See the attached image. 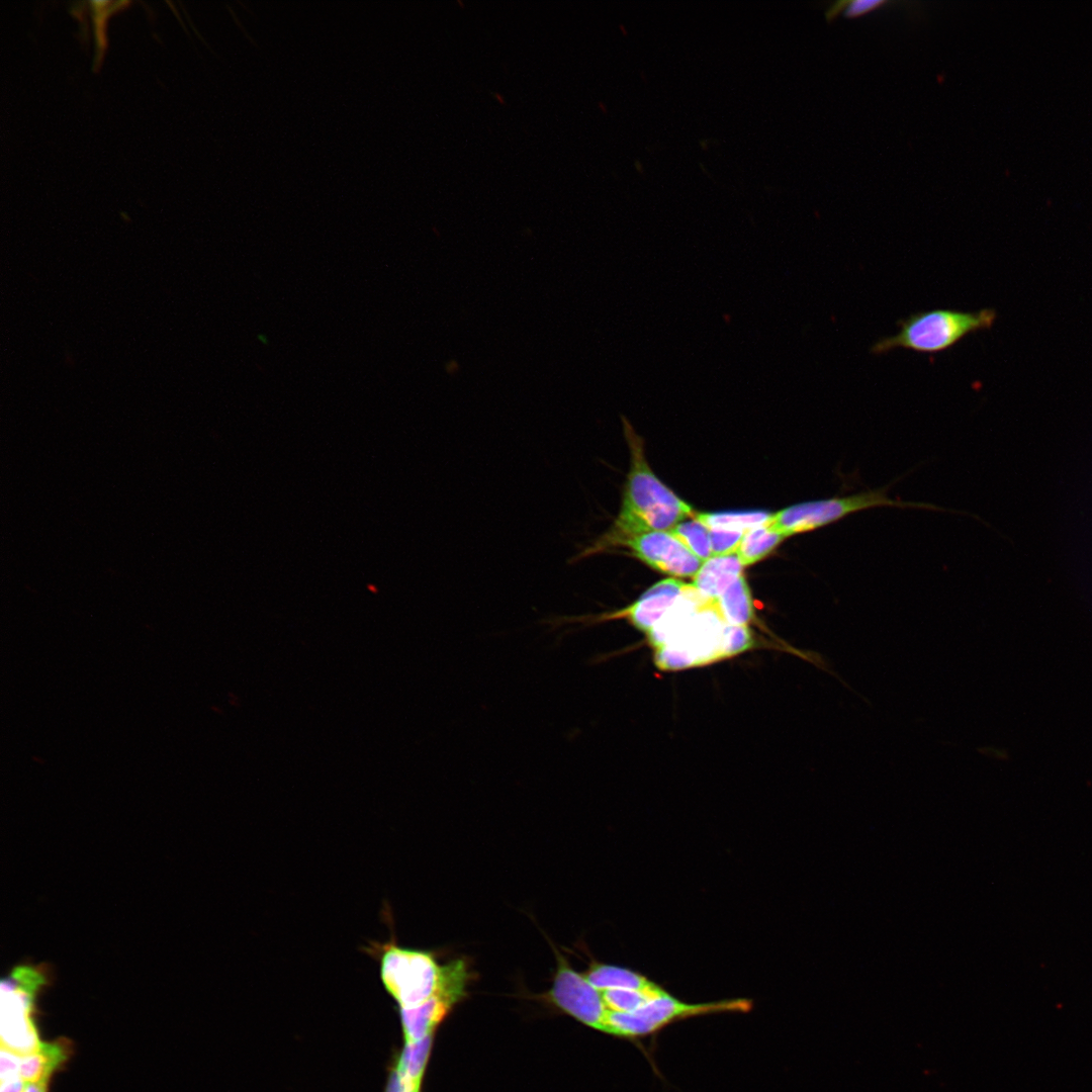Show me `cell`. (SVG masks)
Segmentation results:
<instances>
[{
  "label": "cell",
  "mask_w": 1092,
  "mask_h": 1092,
  "mask_svg": "<svg viewBox=\"0 0 1092 1092\" xmlns=\"http://www.w3.org/2000/svg\"><path fill=\"white\" fill-rule=\"evenodd\" d=\"M646 634L655 664L663 670L712 663L752 645L748 627L728 624L718 602L692 583Z\"/></svg>",
  "instance_id": "cell-1"
},
{
  "label": "cell",
  "mask_w": 1092,
  "mask_h": 1092,
  "mask_svg": "<svg viewBox=\"0 0 1092 1092\" xmlns=\"http://www.w3.org/2000/svg\"><path fill=\"white\" fill-rule=\"evenodd\" d=\"M624 432L631 452V467L625 483L621 511L611 530L578 553L573 562L622 544L645 532L669 531L686 518L696 517L694 510L664 485L649 467L643 444L627 420Z\"/></svg>",
  "instance_id": "cell-2"
},
{
  "label": "cell",
  "mask_w": 1092,
  "mask_h": 1092,
  "mask_svg": "<svg viewBox=\"0 0 1092 1092\" xmlns=\"http://www.w3.org/2000/svg\"><path fill=\"white\" fill-rule=\"evenodd\" d=\"M362 949L378 962L384 989L403 1008L418 1006L442 991L458 967V958L441 965L434 951L399 945L392 931L390 939L369 941Z\"/></svg>",
  "instance_id": "cell-3"
},
{
  "label": "cell",
  "mask_w": 1092,
  "mask_h": 1092,
  "mask_svg": "<svg viewBox=\"0 0 1092 1092\" xmlns=\"http://www.w3.org/2000/svg\"><path fill=\"white\" fill-rule=\"evenodd\" d=\"M997 313L993 308L963 311L934 308L911 313L899 321L897 334L877 341L871 348L875 355L905 349L922 354L947 351L969 335L989 330Z\"/></svg>",
  "instance_id": "cell-4"
},
{
  "label": "cell",
  "mask_w": 1092,
  "mask_h": 1092,
  "mask_svg": "<svg viewBox=\"0 0 1092 1092\" xmlns=\"http://www.w3.org/2000/svg\"><path fill=\"white\" fill-rule=\"evenodd\" d=\"M751 1008V1000L745 998L693 1004L682 1002L666 992L632 1012L609 1010L608 1033L627 1038L642 1037L690 1017L717 1013H744L750 1011Z\"/></svg>",
  "instance_id": "cell-5"
},
{
  "label": "cell",
  "mask_w": 1092,
  "mask_h": 1092,
  "mask_svg": "<svg viewBox=\"0 0 1092 1092\" xmlns=\"http://www.w3.org/2000/svg\"><path fill=\"white\" fill-rule=\"evenodd\" d=\"M878 507L933 509L929 504L902 502L888 496L885 488L804 502L771 515L768 522L786 538L835 523L848 515Z\"/></svg>",
  "instance_id": "cell-6"
},
{
  "label": "cell",
  "mask_w": 1092,
  "mask_h": 1092,
  "mask_svg": "<svg viewBox=\"0 0 1092 1092\" xmlns=\"http://www.w3.org/2000/svg\"><path fill=\"white\" fill-rule=\"evenodd\" d=\"M39 972L21 968L1 986V1046L19 1056L36 1052L41 1043L32 1018L33 1000L43 984Z\"/></svg>",
  "instance_id": "cell-7"
},
{
  "label": "cell",
  "mask_w": 1092,
  "mask_h": 1092,
  "mask_svg": "<svg viewBox=\"0 0 1092 1092\" xmlns=\"http://www.w3.org/2000/svg\"><path fill=\"white\" fill-rule=\"evenodd\" d=\"M556 958V970L550 990L544 998L581 1023L608 1033L606 1007L601 991L574 971L567 959L552 944Z\"/></svg>",
  "instance_id": "cell-8"
},
{
  "label": "cell",
  "mask_w": 1092,
  "mask_h": 1092,
  "mask_svg": "<svg viewBox=\"0 0 1092 1092\" xmlns=\"http://www.w3.org/2000/svg\"><path fill=\"white\" fill-rule=\"evenodd\" d=\"M623 544L650 567L666 574L694 576L703 563L668 531L637 534Z\"/></svg>",
  "instance_id": "cell-9"
},
{
  "label": "cell",
  "mask_w": 1092,
  "mask_h": 1092,
  "mask_svg": "<svg viewBox=\"0 0 1092 1092\" xmlns=\"http://www.w3.org/2000/svg\"><path fill=\"white\" fill-rule=\"evenodd\" d=\"M468 981L467 978L453 980L426 1002L415 1007H399L404 1041L415 1042L434 1033L452 1008L467 996Z\"/></svg>",
  "instance_id": "cell-10"
},
{
  "label": "cell",
  "mask_w": 1092,
  "mask_h": 1092,
  "mask_svg": "<svg viewBox=\"0 0 1092 1092\" xmlns=\"http://www.w3.org/2000/svg\"><path fill=\"white\" fill-rule=\"evenodd\" d=\"M743 567L737 553L711 556L702 563L692 584L705 598L717 601L742 575Z\"/></svg>",
  "instance_id": "cell-11"
},
{
  "label": "cell",
  "mask_w": 1092,
  "mask_h": 1092,
  "mask_svg": "<svg viewBox=\"0 0 1092 1092\" xmlns=\"http://www.w3.org/2000/svg\"><path fill=\"white\" fill-rule=\"evenodd\" d=\"M68 1055L69 1049L65 1041L41 1042L36 1052L21 1056L20 1078L24 1083L49 1081Z\"/></svg>",
  "instance_id": "cell-12"
},
{
  "label": "cell",
  "mask_w": 1092,
  "mask_h": 1092,
  "mask_svg": "<svg viewBox=\"0 0 1092 1092\" xmlns=\"http://www.w3.org/2000/svg\"><path fill=\"white\" fill-rule=\"evenodd\" d=\"M583 975L599 991L645 989L655 984L632 970L599 962H592Z\"/></svg>",
  "instance_id": "cell-13"
},
{
  "label": "cell",
  "mask_w": 1092,
  "mask_h": 1092,
  "mask_svg": "<svg viewBox=\"0 0 1092 1092\" xmlns=\"http://www.w3.org/2000/svg\"><path fill=\"white\" fill-rule=\"evenodd\" d=\"M784 539L767 521L745 531L736 553L742 565L748 566L769 554Z\"/></svg>",
  "instance_id": "cell-14"
},
{
  "label": "cell",
  "mask_w": 1092,
  "mask_h": 1092,
  "mask_svg": "<svg viewBox=\"0 0 1092 1092\" xmlns=\"http://www.w3.org/2000/svg\"><path fill=\"white\" fill-rule=\"evenodd\" d=\"M721 613L728 624L747 626L753 616L749 586L741 575L717 600Z\"/></svg>",
  "instance_id": "cell-15"
},
{
  "label": "cell",
  "mask_w": 1092,
  "mask_h": 1092,
  "mask_svg": "<svg viewBox=\"0 0 1092 1092\" xmlns=\"http://www.w3.org/2000/svg\"><path fill=\"white\" fill-rule=\"evenodd\" d=\"M433 1038L434 1033L415 1042L404 1041V1046L395 1061L394 1067L397 1071L403 1077L407 1078L419 1090H421L422 1079L431 1053Z\"/></svg>",
  "instance_id": "cell-16"
},
{
  "label": "cell",
  "mask_w": 1092,
  "mask_h": 1092,
  "mask_svg": "<svg viewBox=\"0 0 1092 1092\" xmlns=\"http://www.w3.org/2000/svg\"><path fill=\"white\" fill-rule=\"evenodd\" d=\"M666 991L654 984L645 989H612L601 991L603 1001L611 1011L632 1012L664 995Z\"/></svg>",
  "instance_id": "cell-17"
},
{
  "label": "cell",
  "mask_w": 1092,
  "mask_h": 1092,
  "mask_svg": "<svg viewBox=\"0 0 1092 1092\" xmlns=\"http://www.w3.org/2000/svg\"><path fill=\"white\" fill-rule=\"evenodd\" d=\"M668 532L703 562L712 556L710 530L697 516L678 523Z\"/></svg>",
  "instance_id": "cell-18"
},
{
  "label": "cell",
  "mask_w": 1092,
  "mask_h": 1092,
  "mask_svg": "<svg viewBox=\"0 0 1092 1092\" xmlns=\"http://www.w3.org/2000/svg\"><path fill=\"white\" fill-rule=\"evenodd\" d=\"M771 514L761 511L724 512L697 514V518L708 528H725L747 531L769 520Z\"/></svg>",
  "instance_id": "cell-19"
},
{
  "label": "cell",
  "mask_w": 1092,
  "mask_h": 1092,
  "mask_svg": "<svg viewBox=\"0 0 1092 1092\" xmlns=\"http://www.w3.org/2000/svg\"><path fill=\"white\" fill-rule=\"evenodd\" d=\"M712 556L729 555L737 552L745 531L709 528Z\"/></svg>",
  "instance_id": "cell-20"
},
{
  "label": "cell",
  "mask_w": 1092,
  "mask_h": 1092,
  "mask_svg": "<svg viewBox=\"0 0 1092 1092\" xmlns=\"http://www.w3.org/2000/svg\"><path fill=\"white\" fill-rule=\"evenodd\" d=\"M0 1058L1 1082L20 1078L21 1056L1 1046Z\"/></svg>",
  "instance_id": "cell-21"
},
{
  "label": "cell",
  "mask_w": 1092,
  "mask_h": 1092,
  "mask_svg": "<svg viewBox=\"0 0 1092 1092\" xmlns=\"http://www.w3.org/2000/svg\"><path fill=\"white\" fill-rule=\"evenodd\" d=\"M887 3L888 2L884 1V0H882V1L881 0H853V1H847V4L845 6L843 14H844V16L846 18L860 17V16H862L864 14L870 13L873 10H876V9L880 8L881 6H883V5L887 4Z\"/></svg>",
  "instance_id": "cell-22"
},
{
  "label": "cell",
  "mask_w": 1092,
  "mask_h": 1092,
  "mask_svg": "<svg viewBox=\"0 0 1092 1092\" xmlns=\"http://www.w3.org/2000/svg\"><path fill=\"white\" fill-rule=\"evenodd\" d=\"M385 1092H421L414 1084L403 1077L395 1067L391 1070Z\"/></svg>",
  "instance_id": "cell-23"
},
{
  "label": "cell",
  "mask_w": 1092,
  "mask_h": 1092,
  "mask_svg": "<svg viewBox=\"0 0 1092 1092\" xmlns=\"http://www.w3.org/2000/svg\"><path fill=\"white\" fill-rule=\"evenodd\" d=\"M24 1082L21 1078H15L1 1082L0 1092H22Z\"/></svg>",
  "instance_id": "cell-24"
},
{
  "label": "cell",
  "mask_w": 1092,
  "mask_h": 1092,
  "mask_svg": "<svg viewBox=\"0 0 1092 1092\" xmlns=\"http://www.w3.org/2000/svg\"><path fill=\"white\" fill-rule=\"evenodd\" d=\"M49 1081L26 1082L22 1092H47Z\"/></svg>",
  "instance_id": "cell-25"
},
{
  "label": "cell",
  "mask_w": 1092,
  "mask_h": 1092,
  "mask_svg": "<svg viewBox=\"0 0 1092 1092\" xmlns=\"http://www.w3.org/2000/svg\"><path fill=\"white\" fill-rule=\"evenodd\" d=\"M847 1H838L834 3L826 12V18L828 21L835 19L841 10L844 11Z\"/></svg>",
  "instance_id": "cell-26"
}]
</instances>
